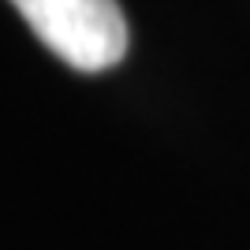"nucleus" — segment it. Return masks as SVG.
<instances>
[{"label":"nucleus","instance_id":"f257e3e1","mask_svg":"<svg viewBox=\"0 0 250 250\" xmlns=\"http://www.w3.org/2000/svg\"><path fill=\"white\" fill-rule=\"evenodd\" d=\"M38 42L67 67L108 71L127 52V19L116 0H11Z\"/></svg>","mask_w":250,"mask_h":250}]
</instances>
